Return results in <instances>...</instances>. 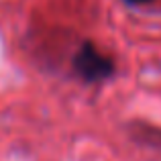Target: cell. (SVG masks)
Masks as SVG:
<instances>
[{"mask_svg":"<svg viewBox=\"0 0 161 161\" xmlns=\"http://www.w3.org/2000/svg\"><path fill=\"white\" fill-rule=\"evenodd\" d=\"M74 65L78 69V74L88 82H96V80L108 78L112 74V63L108 57H104L98 49H94L92 45H84L80 49V53L75 55Z\"/></svg>","mask_w":161,"mask_h":161,"instance_id":"6da1fadb","label":"cell"},{"mask_svg":"<svg viewBox=\"0 0 161 161\" xmlns=\"http://www.w3.org/2000/svg\"><path fill=\"white\" fill-rule=\"evenodd\" d=\"M129 2H133V4H143V2H149V0H129Z\"/></svg>","mask_w":161,"mask_h":161,"instance_id":"7a4b0ae2","label":"cell"}]
</instances>
